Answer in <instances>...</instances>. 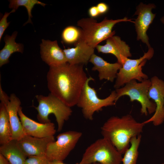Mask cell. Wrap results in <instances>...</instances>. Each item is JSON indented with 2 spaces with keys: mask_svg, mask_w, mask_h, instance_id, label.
I'll use <instances>...</instances> for the list:
<instances>
[{
  "mask_svg": "<svg viewBox=\"0 0 164 164\" xmlns=\"http://www.w3.org/2000/svg\"><path fill=\"white\" fill-rule=\"evenodd\" d=\"M83 64L68 63L50 67L47 74L50 93L71 108L77 105L88 78Z\"/></svg>",
  "mask_w": 164,
  "mask_h": 164,
  "instance_id": "cell-1",
  "label": "cell"
},
{
  "mask_svg": "<svg viewBox=\"0 0 164 164\" xmlns=\"http://www.w3.org/2000/svg\"><path fill=\"white\" fill-rule=\"evenodd\" d=\"M145 125L137 121L130 114L121 117L112 116L101 127V134L123 154L130 146L131 139L141 134Z\"/></svg>",
  "mask_w": 164,
  "mask_h": 164,
  "instance_id": "cell-2",
  "label": "cell"
},
{
  "mask_svg": "<svg viewBox=\"0 0 164 164\" xmlns=\"http://www.w3.org/2000/svg\"><path fill=\"white\" fill-rule=\"evenodd\" d=\"M132 19L125 17L115 20L108 19L105 17L101 22L91 18H82L77 22V25L82 31L81 39L89 46L95 49L99 44L114 35L112 29L116 24L123 22H134Z\"/></svg>",
  "mask_w": 164,
  "mask_h": 164,
  "instance_id": "cell-3",
  "label": "cell"
},
{
  "mask_svg": "<svg viewBox=\"0 0 164 164\" xmlns=\"http://www.w3.org/2000/svg\"><path fill=\"white\" fill-rule=\"evenodd\" d=\"M35 97L38 102V106L35 107L38 112V120L42 123H49L51 121L49 116L53 114L57 123V131L60 132L65 121L69 118L72 114L71 108L50 93L47 96L37 95Z\"/></svg>",
  "mask_w": 164,
  "mask_h": 164,
  "instance_id": "cell-4",
  "label": "cell"
},
{
  "mask_svg": "<svg viewBox=\"0 0 164 164\" xmlns=\"http://www.w3.org/2000/svg\"><path fill=\"white\" fill-rule=\"evenodd\" d=\"M121 154L107 139L103 137L90 145L84 152L80 164H121Z\"/></svg>",
  "mask_w": 164,
  "mask_h": 164,
  "instance_id": "cell-5",
  "label": "cell"
},
{
  "mask_svg": "<svg viewBox=\"0 0 164 164\" xmlns=\"http://www.w3.org/2000/svg\"><path fill=\"white\" fill-rule=\"evenodd\" d=\"M94 80L91 77H88L76 105L81 109L84 118L90 120L93 119L95 112L101 111L103 107L112 106L116 104V94L115 91H112L105 98L101 99L98 97L95 89L91 87L89 84L91 81Z\"/></svg>",
  "mask_w": 164,
  "mask_h": 164,
  "instance_id": "cell-6",
  "label": "cell"
},
{
  "mask_svg": "<svg viewBox=\"0 0 164 164\" xmlns=\"http://www.w3.org/2000/svg\"><path fill=\"white\" fill-rule=\"evenodd\" d=\"M150 79H147L138 82L133 80L126 84L124 86L115 90L116 94L115 103L121 97L126 95L129 97L130 101H136L141 105L140 112L147 116L154 113L156 109V105L149 98L148 92L151 85Z\"/></svg>",
  "mask_w": 164,
  "mask_h": 164,
  "instance_id": "cell-7",
  "label": "cell"
},
{
  "mask_svg": "<svg viewBox=\"0 0 164 164\" xmlns=\"http://www.w3.org/2000/svg\"><path fill=\"white\" fill-rule=\"evenodd\" d=\"M154 54V50L151 47L147 52L138 59L125 58L122 67L117 73L114 88L116 89L121 87L133 80L141 82L148 79V76L142 71V67L145 65L147 60H150L153 57Z\"/></svg>",
  "mask_w": 164,
  "mask_h": 164,
  "instance_id": "cell-8",
  "label": "cell"
},
{
  "mask_svg": "<svg viewBox=\"0 0 164 164\" xmlns=\"http://www.w3.org/2000/svg\"><path fill=\"white\" fill-rule=\"evenodd\" d=\"M82 135L81 132L74 131L59 134L57 140L48 145L46 157L49 161H63L74 149Z\"/></svg>",
  "mask_w": 164,
  "mask_h": 164,
  "instance_id": "cell-9",
  "label": "cell"
},
{
  "mask_svg": "<svg viewBox=\"0 0 164 164\" xmlns=\"http://www.w3.org/2000/svg\"><path fill=\"white\" fill-rule=\"evenodd\" d=\"M150 80L148 95L155 103L156 109L153 115L143 122L145 125L152 122L155 126H158L164 122V81L155 76Z\"/></svg>",
  "mask_w": 164,
  "mask_h": 164,
  "instance_id": "cell-10",
  "label": "cell"
},
{
  "mask_svg": "<svg viewBox=\"0 0 164 164\" xmlns=\"http://www.w3.org/2000/svg\"><path fill=\"white\" fill-rule=\"evenodd\" d=\"M155 8L156 5L154 4H146L141 2L136 7L134 15H137L134 22L137 35V39L145 44L148 48L151 46L147 31L155 17L156 14L152 11Z\"/></svg>",
  "mask_w": 164,
  "mask_h": 164,
  "instance_id": "cell-11",
  "label": "cell"
},
{
  "mask_svg": "<svg viewBox=\"0 0 164 164\" xmlns=\"http://www.w3.org/2000/svg\"><path fill=\"white\" fill-rule=\"evenodd\" d=\"M18 115L22 124L25 135L42 138L54 136L56 130L54 124L37 122L27 117L22 112L21 106Z\"/></svg>",
  "mask_w": 164,
  "mask_h": 164,
  "instance_id": "cell-12",
  "label": "cell"
},
{
  "mask_svg": "<svg viewBox=\"0 0 164 164\" xmlns=\"http://www.w3.org/2000/svg\"><path fill=\"white\" fill-rule=\"evenodd\" d=\"M55 140L54 136L39 138L25 135L17 142L20 148L27 157L46 156L48 145Z\"/></svg>",
  "mask_w": 164,
  "mask_h": 164,
  "instance_id": "cell-13",
  "label": "cell"
},
{
  "mask_svg": "<svg viewBox=\"0 0 164 164\" xmlns=\"http://www.w3.org/2000/svg\"><path fill=\"white\" fill-rule=\"evenodd\" d=\"M96 48L98 53L111 54L117 58L118 62L122 64L125 58L132 56L130 47L118 36H113L106 40L104 45H98Z\"/></svg>",
  "mask_w": 164,
  "mask_h": 164,
  "instance_id": "cell-14",
  "label": "cell"
},
{
  "mask_svg": "<svg viewBox=\"0 0 164 164\" xmlns=\"http://www.w3.org/2000/svg\"><path fill=\"white\" fill-rule=\"evenodd\" d=\"M40 49L42 60L49 67L67 63L63 50L59 46L56 40L42 39Z\"/></svg>",
  "mask_w": 164,
  "mask_h": 164,
  "instance_id": "cell-15",
  "label": "cell"
},
{
  "mask_svg": "<svg viewBox=\"0 0 164 164\" xmlns=\"http://www.w3.org/2000/svg\"><path fill=\"white\" fill-rule=\"evenodd\" d=\"M1 102L5 104L8 112L12 130V139L18 141L25 135L22 124L18 117L21 101L15 94H12L6 101Z\"/></svg>",
  "mask_w": 164,
  "mask_h": 164,
  "instance_id": "cell-16",
  "label": "cell"
},
{
  "mask_svg": "<svg viewBox=\"0 0 164 164\" xmlns=\"http://www.w3.org/2000/svg\"><path fill=\"white\" fill-rule=\"evenodd\" d=\"M74 45V47L63 50L67 63L73 65L87 64L94 53V49L81 39Z\"/></svg>",
  "mask_w": 164,
  "mask_h": 164,
  "instance_id": "cell-17",
  "label": "cell"
},
{
  "mask_svg": "<svg viewBox=\"0 0 164 164\" xmlns=\"http://www.w3.org/2000/svg\"><path fill=\"white\" fill-rule=\"evenodd\" d=\"M89 62L93 65L92 70L98 71L99 80H106L111 82L116 79L117 73L122 66L118 62L108 63L94 53L92 56Z\"/></svg>",
  "mask_w": 164,
  "mask_h": 164,
  "instance_id": "cell-18",
  "label": "cell"
},
{
  "mask_svg": "<svg viewBox=\"0 0 164 164\" xmlns=\"http://www.w3.org/2000/svg\"><path fill=\"white\" fill-rule=\"evenodd\" d=\"M0 153L11 164H24L27 157L19 146L17 140L13 139L1 145Z\"/></svg>",
  "mask_w": 164,
  "mask_h": 164,
  "instance_id": "cell-19",
  "label": "cell"
},
{
  "mask_svg": "<svg viewBox=\"0 0 164 164\" xmlns=\"http://www.w3.org/2000/svg\"><path fill=\"white\" fill-rule=\"evenodd\" d=\"M17 34L16 31L12 35H6L4 38L5 45L0 51V67L9 62V59L12 54L16 52L22 53L23 45L16 43L15 40Z\"/></svg>",
  "mask_w": 164,
  "mask_h": 164,
  "instance_id": "cell-20",
  "label": "cell"
},
{
  "mask_svg": "<svg viewBox=\"0 0 164 164\" xmlns=\"http://www.w3.org/2000/svg\"><path fill=\"white\" fill-rule=\"evenodd\" d=\"M12 132L9 115L5 104H0V144L3 145L12 139Z\"/></svg>",
  "mask_w": 164,
  "mask_h": 164,
  "instance_id": "cell-21",
  "label": "cell"
},
{
  "mask_svg": "<svg viewBox=\"0 0 164 164\" xmlns=\"http://www.w3.org/2000/svg\"><path fill=\"white\" fill-rule=\"evenodd\" d=\"M141 134L132 137L130 145L126 150L122 158L123 164H136L138 155V149L141 140Z\"/></svg>",
  "mask_w": 164,
  "mask_h": 164,
  "instance_id": "cell-22",
  "label": "cell"
},
{
  "mask_svg": "<svg viewBox=\"0 0 164 164\" xmlns=\"http://www.w3.org/2000/svg\"><path fill=\"white\" fill-rule=\"evenodd\" d=\"M81 29L73 26L65 27L61 34L62 41L68 45L74 44L81 39Z\"/></svg>",
  "mask_w": 164,
  "mask_h": 164,
  "instance_id": "cell-23",
  "label": "cell"
},
{
  "mask_svg": "<svg viewBox=\"0 0 164 164\" xmlns=\"http://www.w3.org/2000/svg\"><path fill=\"white\" fill-rule=\"evenodd\" d=\"M9 1L10 2L9 8L10 9H12L16 10L20 6H24L26 8L28 15V19L24 23V26L29 23L32 24L31 19L32 17L31 11L35 5H40L43 7L46 5L37 0H10Z\"/></svg>",
  "mask_w": 164,
  "mask_h": 164,
  "instance_id": "cell-24",
  "label": "cell"
},
{
  "mask_svg": "<svg viewBox=\"0 0 164 164\" xmlns=\"http://www.w3.org/2000/svg\"><path fill=\"white\" fill-rule=\"evenodd\" d=\"M28 157L24 164H47L49 161L46 156H31Z\"/></svg>",
  "mask_w": 164,
  "mask_h": 164,
  "instance_id": "cell-25",
  "label": "cell"
},
{
  "mask_svg": "<svg viewBox=\"0 0 164 164\" xmlns=\"http://www.w3.org/2000/svg\"><path fill=\"white\" fill-rule=\"evenodd\" d=\"M16 10L12 9L9 12H5L0 21V41H1L3 34L9 26L10 22H7V18L12 13L14 12Z\"/></svg>",
  "mask_w": 164,
  "mask_h": 164,
  "instance_id": "cell-26",
  "label": "cell"
},
{
  "mask_svg": "<svg viewBox=\"0 0 164 164\" xmlns=\"http://www.w3.org/2000/svg\"><path fill=\"white\" fill-rule=\"evenodd\" d=\"M96 6L100 15L106 13L108 11L109 9L108 5L104 2H100L98 3Z\"/></svg>",
  "mask_w": 164,
  "mask_h": 164,
  "instance_id": "cell-27",
  "label": "cell"
},
{
  "mask_svg": "<svg viewBox=\"0 0 164 164\" xmlns=\"http://www.w3.org/2000/svg\"><path fill=\"white\" fill-rule=\"evenodd\" d=\"M88 14L91 18L94 19L100 15L96 6L90 7L88 10Z\"/></svg>",
  "mask_w": 164,
  "mask_h": 164,
  "instance_id": "cell-28",
  "label": "cell"
},
{
  "mask_svg": "<svg viewBox=\"0 0 164 164\" xmlns=\"http://www.w3.org/2000/svg\"><path fill=\"white\" fill-rule=\"evenodd\" d=\"M0 164H11L6 158L0 153Z\"/></svg>",
  "mask_w": 164,
  "mask_h": 164,
  "instance_id": "cell-29",
  "label": "cell"
},
{
  "mask_svg": "<svg viewBox=\"0 0 164 164\" xmlns=\"http://www.w3.org/2000/svg\"><path fill=\"white\" fill-rule=\"evenodd\" d=\"M47 164H66L64 163L63 161H49ZM76 164H80L79 163H77Z\"/></svg>",
  "mask_w": 164,
  "mask_h": 164,
  "instance_id": "cell-30",
  "label": "cell"
},
{
  "mask_svg": "<svg viewBox=\"0 0 164 164\" xmlns=\"http://www.w3.org/2000/svg\"><path fill=\"white\" fill-rule=\"evenodd\" d=\"M161 22L164 25V16H162L160 19Z\"/></svg>",
  "mask_w": 164,
  "mask_h": 164,
  "instance_id": "cell-31",
  "label": "cell"
},
{
  "mask_svg": "<svg viewBox=\"0 0 164 164\" xmlns=\"http://www.w3.org/2000/svg\"><path fill=\"white\" fill-rule=\"evenodd\" d=\"M101 164L99 163H98V162H96V163H93V164Z\"/></svg>",
  "mask_w": 164,
  "mask_h": 164,
  "instance_id": "cell-32",
  "label": "cell"
},
{
  "mask_svg": "<svg viewBox=\"0 0 164 164\" xmlns=\"http://www.w3.org/2000/svg\"><path fill=\"white\" fill-rule=\"evenodd\" d=\"M161 164H164V163H162Z\"/></svg>",
  "mask_w": 164,
  "mask_h": 164,
  "instance_id": "cell-33",
  "label": "cell"
}]
</instances>
